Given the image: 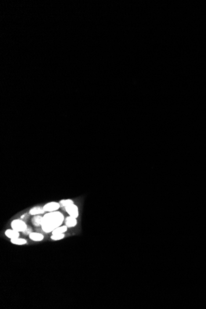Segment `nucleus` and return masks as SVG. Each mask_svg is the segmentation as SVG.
Masks as SVG:
<instances>
[{
  "label": "nucleus",
  "mask_w": 206,
  "mask_h": 309,
  "mask_svg": "<svg viewBox=\"0 0 206 309\" xmlns=\"http://www.w3.org/2000/svg\"><path fill=\"white\" fill-rule=\"evenodd\" d=\"M64 220V216L60 212H48L43 216L41 227L45 233H52L56 228L62 225Z\"/></svg>",
  "instance_id": "1"
},
{
  "label": "nucleus",
  "mask_w": 206,
  "mask_h": 309,
  "mask_svg": "<svg viewBox=\"0 0 206 309\" xmlns=\"http://www.w3.org/2000/svg\"><path fill=\"white\" fill-rule=\"evenodd\" d=\"M11 225L12 229L18 232H23L27 227L25 222L21 219H16L13 220Z\"/></svg>",
  "instance_id": "2"
},
{
  "label": "nucleus",
  "mask_w": 206,
  "mask_h": 309,
  "mask_svg": "<svg viewBox=\"0 0 206 309\" xmlns=\"http://www.w3.org/2000/svg\"><path fill=\"white\" fill-rule=\"evenodd\" d=\"M65 210L68 215L73 217L77 218L78 217V215H79L78 207L74 204H72L66 206L65 207Z\"/></svg>",
  "instance_id": "3"
},
{
  "label": "nucleus",
  "mask_w": 206,
  "mask_h": 309,
  "mask_svg": "<svg viewBox=\"0 0 206 309\" xmlns=\"http://www.w3.org/2000/svg\"><path fill=\"white\" fill-rule=\"evenodd\" d=\"M61 207L59 203L56 202H51L46 204L43 206V208L45 212H51L57 211L59 208Z\"/></svg>",
  "instance_id": "4"
},
{
  "label": "nucleus",
  "mask_w": 206,
  "mask_h": 309,
  "mask_svg": "<svg viewBox=\"0 0 206 309\" xmlns=\"http://www.w3.org/2000/svg\"><path fill=\"white\" fill-rule=\"evenodd\" d=\"M77 218L73 217L72 216H68L65 219V225H66L68 228H72L77 225Z\"/></svg>",
  "instance_id": "5"
},
{
  "label": "nucleus",
  "mask_w": 206,
  "mask_h": 309,
  "mask_svg": "<svg viewBox=\"0 0 206 309\" xmlns=\"http://www.w3.org/2000/svg\"><path fill=\"white\" fill-rule=\"evenodd\" d=\"M45 212L43 207L40 206H36L35 207L32 208L30 211H29V214L31 215H40L43 214Z\"/></svg>",
  "instance_id": "6"
},
{
  "label": "nucleus",
  "mask_w": 206,
  "mask_h": 309,
  "mask_svg": "<svg viewBox=\"0 0 206 309\" xmlns=\"http://www.w3.org/2000/svg\"><path fill=\"white\" fill-rule=\"evenodd\" d=\"M29 238H30L31 240L34 241H41L43 240L44 236L40 233L32 232L29 235Z\"/></svg>",
  "instance_id": "7"
},
{
  "label": "nucleus",
  "mask_w": 206,
  "mask_h": 309,
  "mask_svg": "<svg viewBox=\"0 0 206 309\" xmlns=\"http://www.w3.org/2000/svg\"><path fill=\"white\" fill-rule=\"evenodd\" d=\"M20 232H18L13 229H7V230L5 232V235L10 239H15L19 238L20 236Z\"/></svg>",
  "instance_id": "8"
},
{
  "label": "nucleus",
  "mask_w": 206,
  "mask_h": 309,
  "mask_svg": "<svg viewBox=\"0 0 206 309\" xmlns=\"http://www.w3.org/2000/svg\"><path fill=\"white\" fill-rule=\"evenodd\" d=\"M42 218H43V217L41 216L40 215H34V217L32 218V223L36 227L40 226H42Z\"/></svg>",
  "instance_id": "9"
},
{
  "label": "nucleus",
  "mask_w": 206,
  "mask_h": 309,
  "mask_svg": "<svg viewBox=\"0 0 206 309\" xmlns=\"http://www.w3.org/2000/svg\"><path fill=\"white\" fill-rule=\"evenodd\" d=\"M68 229V227L66 226V225H63V226H60L57 227V228H56L55 230H54L52 232V235H57V234H62V233H64L65 232H67Z\"/></svg>",
  "instance_id": "10"
},
{
  "label": "nucleus",
  "mask_w": 206,
  "mask_h": 309,
  "mask_svg": "<svg viewBox=\"0 0 206 309\" xmlns=\"http://www.w3.org/2000/svg\"><path fill=\"white\" fill-rule=\"evenodd\" d=\"M11 242L16 245H24L27 243V241L25 239L17 238L15 239H11Z\"/></svg>",
  "instance_id": "11"
},
{
  "label": "nucleus",
  "mask_w": 206,
  "mask_h": 309,
  "mask_svg": "<svg viewBox=\"0 0 206 309\" xmlns=\"http://www.w3.org/2000/svg\"><path fill=\"white\" fill-rule=\"evenodd\" d=\"M59 204H60L61 207H65L66 206H67L68 205L74 204V203L72 200H71V199H63V200H61L59 202Z\"/></svg>",
  "instance_id": "12"
},
{
  "label": "nucleus",
  "mask_w": 206,
  "mask_h": 309,
  "mask_svg": "<svg viewBox=\"0 0 206 309\" xmlns=\"http://www.w3.org/2000/svg\"><path fill=\"white\" fill-rule=\"evenodd\" d=\"M64 236H65V235L64 233L57 234V235H52V236H51V238L53 240L57 241V240H62V239H63L64 238Z\"/></svg>",
  "instance_id": "13"
},
{
  "label": "nucleus",
  "mask_w": 206,
  "mask_h": 309,
  "mask_svg": "<svg viewBox=\"0 0 206 309\" xmlns=\"http://www.w3.org/2000/svg\"><path fill=\"white\" fill-rule=\"evenodd\" d=\"M32 232H33L32 228L31 226H27V228L25 229V230L22 233L25 235H28L29 236V235H30Z\"/></svg>",
  "instance_id": "14"
},
{
  "label": "nucleus",
  "mask_w": 206,
  "mask_h": 309,
  "mask_svg": "<svg viewBox=\"0 0 206 309\" xmlns=\"http://www.w3.org/2000/svg\"><path fill=\"white\" fill-rule=\"evenodd\" d=\"M28 217H29V215H28V214H24L23 215H22V216H21V220H24V222H25V220H27V219L28 218Z\"/></svg>",
  "instance_id": "15"
}]
</instances>
